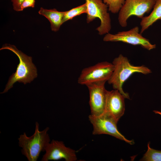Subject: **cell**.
I'll use <instances>...</instances> for the list:
<instances>
[{
	"instance_id": "cell-1",
	"label": "cell",
	"mask_w": 161,
	"mask_h": 161,
	"mask_svg": "<svg viewBox=\"0 0 161 161\" xmlns=\"http://www.w3.org/2000/svg\"><path fill=\"white\" fill-rule=\"evenodd\" d=\"M112 63L113 70L107 82L112 85L114 89L119 91L125 98L130 99V97L129 94L124 92L123 86L132 74L138 72L147 75L151 72V70L145 66H135L131 64L128 58L121 54L114 59Z\"/></svg>"
},
{
	"instance_id": "cell-2",
	"label": "cell",
	"mask_w": 161,
	"mask_h": 161,
	"mask_svg": "<svg viewBox=\"0 0 161 161\" xmlns=\"http://www.w3.org/2000/svg\"><path fill=\"white\" fill-rule=\"evenodd\" d=\"M49 128L46 127L43 130H39V124L35 123V129L32 136H27L25 132L20 135L18 138L19 146L22 154L29 161H36L42 151H45L50 140L48 131Z\"/></svg>"
},
{
	"instance_id": "cell-3",
	"label": "cell",
	"mask_w": 161,
	"mask_h": 161,
	"mask_svg": "<svg viewBox=\"0 0 161 161\" xmlns=\"http://www.w3.org/2000/svg\"><path fill=\"white\" fill-rule=\"evenodd\" d=\"M4 49L9 50L15 53L18 58L19 63L16 72L10 77L4 91L1 93V94L7 92L16 82L25 84L30 83L37 76V69L32 62V57L19 50L14 45L5 44L0 49Z\"/></svg>"
},
{
	"instance_id": "cell-4",
	"label": "cell",
	"mask_w": 161,
	"mask_h": 161,
	"mask_svg": "<svg viewBox=\"0 0 161 161\" xmlns=\"http://www.w3.org/2000/svg\"><path fill=\"white\" fill-rule=\"evenodd\" d=\"M113 69L112 63L106 61L99 62L83 69L78 78V83L86 86L96 82H106L110 79Z\"/></svg>"
},
{
	"instance_id": "cell-5",
	"label": "cell",
	"mask_w": 161,
	"mask_h": 161,
	"mask_svg": "<svg viewBox=\"0 0 161 161\" xmlns=\"http://www.w3.org/2000/svg\"><path fill=\"white\" fill-rule=\"evenodd\" d=\"M155 3V0H125L119 12V24L123 27H126L128 19L132 16L142 19L145 13L151 11Z\"/></svg>"
},
{
	"instance_id": "cell-6",
	"label": "cell",
	"mask_w": 161,
	"mask_h": 161,
	"mask_svg": "<svg viewBox=\"0 0 161 161\" xmlns=\"http://www.w3.org/2000/svg\"><path fill=\"white\" fill-rule=\"evenodd\" d=\"M85 1L87 8V22L89 23L98 18L100 21V26L96 29L99 34L101 35L109 33L111 26L108 6L102 0Z\"/></svg>"
},
{
	"instance_id": "cell-7",
	"label": "cell",
	"mask_w": 161,
	"mask_h": 161,
	"mask_svg": "<svg viewBox=\"0 0 161 161\" xmlns=\"http://www.w3.org/2000/svg\"><path fill=\"white\" fill-rule=\"evenodd\" d=\"M89 119L93 126V134H108L130 145L134 143L133 140H128L119 131L117 127V122L110 116L104 113L98 116L91 114Z\"/></svg>"
},
{
	"instance_id": "cell-8",
	"label": "cell",
	"mask_w": 161,
	"mask_h": 161,
	"mask_svg": "<svg viewBox=\"0 0 161 161\" xmlns=\"http://www.w3.org/2000/svg\"><path fill=\"white\" fill-rule=\"evenodd\" d=\"M106 42H121L133 45H140L148 50L155 48L156 45L152 44L149 40L139 33V28L136 26L129 30L119 32L112 34H106L103 38Z\"/></svg>"
},
{
	"instance_id": "cell-9",
	"label": "cell",
	"mask_w": 161,
	"mask_h": 161,
	"mask_svg": "<svg viewBox=\"0 0 161 161\" xmlns=\"http://www.w3.org/2000/svg\"><path fill=\"white\" fill-rule=\"evenodd\" d=\"M105 83L98 82L86 86L89 91V104L92 115L100 116L104 112L107 91L105 88Z\"/></svg>"
},
{
	"instance_id": "cell-10",
	"label": "cell",
	"mask_w": 161,
	"mask_h": 161,
	"mask_svg": "<svg viewBox=\"0 0 161 161\" xmlns=\"http://www.w3.org/2000/svg\"><path fill=\"white\" fill-rule=\"evenodd\" d=\"M45 153L41 161L57 160L64 159L66 161L77 160L75 151L66 147L64 142L52 140L46 147Z\"/></svg>"
},
{
	"instance_id": "cell-11",
	"label": "cell",
	"mask_w": 161,
	"mask_h": 161,
	"mask_svg": "<svg viewBox=\"0 0 161 161\" xmlns=\"http://www.w3.org/2000/svg\"><path fill=\"white\" fill-rule=\"evenodd\" d=\"M125 98L118 90H107L103 113L112 117L118 122L124 113Z\"/></svg>"
},
{
	"instance_id": "cell-12",
	"label": "cell",
	"mask_w": 161,
	"mask_h": 161,
	"mask_svg": "<svg viewBox=\"0 0 161 161\" xmlns=\"http://www.w3.org/2000/svg\"><path fill=\"white\" fill-rule=\"evenodd\" d=\"M65 12L59 11L55 9H47L41 7L38 12L49 21L52 30L56 32L59 30L63 24V20Z\"/></svg>"
},
{
	"instance_id": "cell-13",
	"label": "cell",
	"mask_w": 161,
	"mask_h": 161,
	"mask_svg": "<svg viewBox=\"0 0 161 161\" xmlns=\"http://www.w3.org/2000/svg\"><path fill=\"white\" fill-rule=\"evenodd\" d=\"M161 20V0H155L153 10L148 16H144L140 22L141 34L158 20Z\"/></svg>"
},
{
	"instance_id": "cell-14",
	"label": "cell",
	"mask_w": 161,
	"mask_h": 161,
	"mask_svg": "<svg viewBox=\"0 0 161 161\" xmlns=\"http://www.w3.org/2000/svg\"><path fill=\"white\" fill-rule=\"evenodd\" d=\"M87 12V8L86 3L66 11L63 20V23L69 20L72 19L76 16L83 13H86Z\"/></svg>"
},
{
	"instance_id": "cell-15",
	"label": "cell",
	"mask_w": 161,
	"mask_h": 161,
	"mask_svg": "<svg viewBox=\"0 0 161 161\" xmlns=\"http://www.w3.org/2000/svg\"><path fill=\"white\" fill-rule=\"evenodd\" d=\"M148 149L140 160L143 161H161V151L151 148L148 143Z\"/></svg>"
},
{
	"instance_id": "cell-16",
	"label": "cell",
	"mask_w": 161,
	"mask_h": 161,
	"mask_svg": "<svg viewBox=\"0 0 161 161\" xmlns=\"http://www.w3.org/2000/svg\"><path fill=\"white\" fill-rule=\"evenodd\" d=\"M108 6V10L113 13H119L125 0H103Z\"/></svg>"
},
{
	"instance_id": "cell-17",
	"label": "cell",
	"mask_w": 161,
	"mask_h": 161,
	"mask_svg": "<svg viewBox=\"0 0 161 161\" xmlns=\"http://www.w3.org/2000/svg\"><path fill=\"white\" fill-rule=\"evenodd\" d=\"M25 0H12L13 9L16 11L21 10V5Z\"/></svg>"
},
{
	"instance_id": "cell-18",
	"label": "cell",
	"mask_w": 161,
	"mask_h": 161,
	"mask_svg": "<svg viewBox=\"0 0 161 161\" xmlns=\"http://www.w3.org/2000/svg\"><path fill=\"white\" fill-rule=\"evenodd\" d=\"M35 0H25L21 5V10L29 7H33L35 5Z\"/></svg>"
},
{
	"instance_id": "cell-19",
	"label": "cell",
	"mask_w": 161,
	"mask_h": 161,
	"mask_svg": "<svg viewBox=\"0 0 161 161\" xmlns=\"http://www.w3.org/2000/svg\"><path fill=\"white\" fill-rule=\"evenodd\" d=\"M153 112L156 114H158L161 115V111L154 110L153 111Z\"/></svg>"
}]
</instances>
